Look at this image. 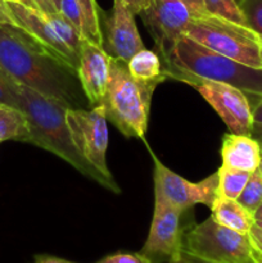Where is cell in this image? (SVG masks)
I'll use <instances>...</instances> for the list:
<instances>
[{
  "label": "cell",
  "instance_id": "obj_34",
  "mask_svg": "<svg viewBox=\"0 0 262 263\" xmlns=\"http://www.w3.org/2000/svg\"><path fill=\"white\" fill-rule=\"evenodd\" d=\"M249 236H251V239L253 240V243L262 251V229H259L258 226L254 223L253 228L249 231Z\"/></svg>",
  "mask_w": 262,
  "mask_h": 263
},
{
  "label": "cell",
  "instance_id": "obj_20",
  "mask_svg": "<svg viewBox=\"0 0 262 263\" xmlns=\"http://www.w3.org/2000/svg\"><path fill=\"white\" fill-rule=\"evenodd\" d=\"M46 18H48L49 22L51 23V26H53L54 30L57 31V33L61 36L62 40L66 43V45L68 46L76 55L80 57L82 41H84L85 39H82V36L80 35L79 31L74 28V26L72 25L61 12L46 15Z\"/></svg>",
  "mask_w": 262,
  "mask_h": 263
},
{
  "label": "cell",
  "instance_id": "obj_32",
  "mask_svg": "<svg viewBox=\"0 0 262 263\" xmlns=\"http://www.w3.org/2000/svg\"><path fill=\"white\" fill-rule=\"evenodd\" d=\"M33 2H35V4L38 5L39 10H40L43 14L49 15V14H53V13L58 12L55 8V5H54L53 0H33Z\"/></svg>",
  "mask_w": 262,
  "mask_h": 263
},
{
  "label": "cell",
  "instance_id": "obj_36",
  "mask_svg": "<svg viewBox=\"0 0 262 263\" xmlns=\"http://www.w3.org/2000/svg\"><path fill=\"white\" fill-rule=\"evenodd\" d=\"M181 257L185 259V262L186 263H208V262L202 261V259L195 258V257H193V256H189V254L184 253V252H181Z\"/></svg>",
  "mask_w": 262,
  "mask_h": 263
},
{
  "label": "cell",
  "instance_id": "obj_1",
  "mask_svg": "<svg viewBox=\"0 0 262 263\" xmlns=\"http://www.w3.org/2000/svg\"><path fill=\"white\" fill-rule=\"evenodd\" d=\"M0 71L67 108H89L77 72L17 25H0Z\"/></svg>",
  "mask_w": 262,
  "mask_h": 263
},
{
  "label": "cell",
  "instance_id": "obj_13",
  "mask_svg": "<svg viewBox=\"0 0 262 263\" xmlns=\"http://www.w3.org/2000/svg\"><path fill=\"white\" fill-rule=\"evenodd\" d=\"M110 61L112 58L103 46L87 40L82 41L77 76L89 103V108L103 104L109 82Z\"/></svg>",
  "mask_w": 262,
  "mask_h": 263
},
{
  "label": "cell",
  "instance_id": "obj_12",
  "mask_svg": "<svg viewBox=\"0 0 262 263\" xmlns=\"http://www.w3.org/2000/svg\"><path fill=\"white\" fill-rule=\"evenodd\" d=\"M103 35V49L112 59L127 63L131 57L144 49L139 35L135 18L122 0H113L110 14L105 18Z\"/></svg>",
  "mask_w": 262,
  "mask_h": 263
},
{
  "label": "cell",
  "instance_id": "obj_17",
  "mask_svg": "<svg viewBox=\"0 0 262 263\" xmlns=\"http://www.w3.org/2000/svg\"><path fill=\"white\" fill-rule=\"evenodd\" d=\"M127 68L131 76L141 82L159 85L167 79L162 66L161 57L157 51L145 48L131 57L130 61L127 62Z\"/></svg>",
  "mask_w": 262,
  "mask_h": 263
},
{
  "label": "cell",
  "instance_id": "obj_8",
  "mask_svg": "<svg viewBox=\"0 0 262 263\" xmlns=\"http://www.w3.org/2000/svg\"><path fill=\"white\" fill-rule=\"evenodd\" d=\"M66 121L77 151L104 176L113 179L107 164L108 127L104 105L95 108H68Z\"/></svg>",
  "mask_w": 262,
  "mask_h": 263
},
{
  "label": "cell",
  "instance_id": "obj_16",
  "mask_svg": "<svg viewBox=\"0 0 262 263\" xmlns=\"http://www.w3.org/2000/svg\"><path fill=\"white\" fill-rule=\"evenodd\" d=\"M211 211H212L211 216L220 225L241 234H249L256 222L254 216L236 199L216 197L211 205Z\"/></svg>",
  "mask_w": 262,
  "mask_h": 263
},
{
  "label": "cell",
  "instance_id": "obj_6",
  "mask_svg": "<svg viewBox=\"0 0 262 263\" xmlns=\"http://www.w3.org/2000/svg\"><path fill=\"white\" fill-rule=\"evenodd\" d=\"M249 234L220 225L212 216L185 231L182 252L208 263H253Z\"/></svg>",
  "mask_w": 262,
  "mask_h": 263
},
{
  "label": "cell",
  "instance_id": "obj_22",
  "mask_svg": "<svg viewBox=\"0 0 262 263\" xmlns=\"http://www.w3.org/2000/svg\"><path fill=\"white\" fill-rule=\"evenodd\" d=\"M236 200L252 215H254L257 208L262 204V175L257 170L252 172L248 182Z\"/></svg>",
  "mask_w": 262,
  "mask_h": 263
},
{
  "label": "cell",
  "instance_id": "obj_24",
  "mask_svg": "<svg viewBox=\"0 0 262 263\" xmlns=\"http://www.w3.org/2000/svg\"><path fill=\"white\" fill-rule=\"evenodd\" d=\"M239 9L243 14L246 26L257 35H262V0H241Z\"/></svg>",
  "mask_w": 262,
  "mask_h": 263
},
{
  "label": "cell",
  "instance_id": "obj_47",
  "mask_svg": "<svg viewBox=\"0 0 262 263\" xmlns=\"http://www.w3.org/2000/svg\"><path fill=\"white\" fill-rule=\"evenodd\" d=\"M261 59H262V49H261Z\"/></svg>",
  "mask_w": 262,
  "mask_h": 263
},
{
  "label": "cell",
  "instance_id": "obj_30",
  "mask_svg": "<svg viewBox=\"0 0 262 263\" xmlns=\"http://www.w3.org/2000/svg\"><path fill=\"white\" fill-rule=\"evenodd\" d=\"M122 2L125 3L126 7L131 10L134 15L140 14L151 4V0H122Z\"/></svg>",
  "mask_w": 262,
  "mask_h": 263
},
{
  "label": "cell",
  "instance_id": "obj_31",
  "mask_svg": "<svg viewBox=\"0 0 262 263\" xmlns=\"http://www.w3.org/2000/svg\"><path fill=\"white\" fill-rule=\"evenodd\" d=\"M3 23L17 25V22H15L12 12H10L9 7H8L7 2H4V0H0V25H3Z\"/></svg>",
  "mask_w": 262,
  "mask_h": 263
},
{
  "label": "cell",
  "instance_id": "obj_10",
  "mask_svg": "<svg viewBox=\"0 0 262 263\" xmlns=\"http://www.w3.org/2000/svg\"><path fill=\"white\" fill-rule=\"evenodd\" d=\"M194 89L217 112L230 133L251 135L253 116L246 92L231 85L215 81H200Z\"/></svg>",
  "mask_w": 262,
  "mask_h": 263
},
{
  "label": "cell",
  "instance_id": "obj_38",
  "mask_svg": "<svg viewBox=\"0 0 262 263\" xmlns=\"http://www.w3.org/2000/svg\"><path fill=\"white\" fill-rule=\"evenodd\" d=\"M254 221H262V204L257 208V211L254 212Z\"/></svg>",
  "mask_w": 262,
  "mask_h": 263
},
{
  "label": "cell",
  "instance_id": "obj_25",
  "mask_svg": "<svg viewBox=\"0 0 262 263\" xmlns=\"http://www.w3.org/2000/svg\"><path fill=\"white\" fill-rule=\"evenodd\" d=\"M61 13L74 26L82 39H85V15L77 0H62Z\"/></svg>",
  "mask_w": 262,
  "mask_h": 263
},
{
  "label": "cell",
  "instance_id": "obj_7",
  "mask_svg": "<svg viewBox=\"0 0 262 263\" xmlns=\"http://www.w3.org/2000/svg\"><path fill=\"white\" fill-rule=\"evenodd\" d=\"M154 170V202L164 203L186 212L195 204H204L211 208L217 197V172L199 182H192L167 168L153 156Z\"/></svg>",
  "mask_w": 262,
  "mask_h": 263
},
{
  "label": "cell",
  "instance_id": "obj_29",
  "mask_svg": "<svg viewBox=\"0 0 262 263\" xmlns=\"http://www.w3.org/2000/svg\"><path fill=\"white\" fill-rule=\"evenodd\" d=\"M252 116H253V127H252L251 136L262 133V99H259L252 107Z\"/></svg>",
  "mask_w": 262,
  "mask_h": 263
},
{
  "label": "cell",
  "instance_id": "obj_42",
  "mask_svg": "<svg viewBox=\"0 0 262 263\" xmlns=\"http://www.w3.org/2000/svg\"><path fill=\"white\" fill-rule=\"evenodd\" d=\"M257 171L262 175V151H261V161H259V166H258V168H257Z\"/></svg>",
  "mask_w": 262,
  "mask_h": 263
},
{
  "label": "cell",
  "instance_id": "obj_35",
  "mask_svg": "<svg viewBox=\"0 0 262 263\" xmlns=\"http://www.w3.org/2000/svg\"><path fill=\"white\" fill-rule=\"evenodd\" d=\"M252 246H253V248H252V258H253V263H262V251L253 243V240H252Z\"/></svg>",
  "mask_w": 262,
  "mask_h": 263
},
{
  "label": "cell",
  "instance_id": "obj_4",
  "mask_svg": "<svg viewBox=\"0 0 262 263\" xmlns=\"http://www.w3.org/2000/svg\"><path fill=\"white\" fill-rule=\"evenodd\" d=\"M157 86V84L135 80L128 72L126 62L112 59L109 82L103 100L107 120L126 138L143 139Z\"/></svg>",
  "mask_w": 262,
  "mask_h": 263
},
{
  "label": "cell",
  "instance_id": "obj_37",
  "mask_svg": "<svg viewBox=\"0 0 262 263\" xmlns=\"http://www.w3.org/2000/svg\"><path fill=\"white\" fill-rule=\"evenodd\" d=\"M17 3H20V4L25 5V7H27V8H31V9L39 10L38 5L35 4V2H33V0H17ZM39 12H40V10H39Z\"/></svg>",
  "mask_w": 262,
  "mask_h": 263
},
{
  "label": "cell",
  "instance_id": "obj_44",
  "mask_svg": "<svg viewBox=\"0 0 262 263\" xmlns=\"http://www.w3.org/2000/svg\"><path fill=\"white\" fill-rule=\"evenodd\" d=\"M4 2H7V3H10V2H15V3H17V0H4Z\"/></svg>",
  "mask_w": 262,
  "mask_h": 263
},
{
  "label": "cell",
  "instance_id": "obj_19",
  "mask_svg": "<svg viewBox=\"0 0 262 263\" xmlns=\"http://www.w3.org/2000/svg\"><path fill=\"white\" fill-rule=\"evenodd\" d=\"M217 175V197L228 198V199H238L246 184L248 182L251 172L221 166L218 168Z\"/></svg>",
  "mask_w": 262,
  "mask_h": 263
},
{
  "label": "cell",
  "instance_id": "obj_14",
  "mask_svg": "<svg viewBox=\"0 0 262 263\" xmlns=\"http://www.w3.org/2000/svg\"><path fill=\"white\" fill-rule=\"evenodd\" d=\"M7 4L20 27L27 31L30 35H32L36 40L40 41L44 46H46L49 50L53 51L55 55L66 61L77 72L80 57L76 55L66 45V43L57 33V31L54 30V27L49 22L45 14H43L39 10L25 7L20 3L10 2L7 3Z\"/></svg>",
  "mask_w": 262,
  "mask_h": 263
},
{
  "label": "cell",
  "instance_id": "obj_33",
  "mask_svg": "<svg viewBox=\"0 0 262 263\" xmlns=\"http://www.w3.org/2000/svg\"><path fill=\"white\" fill-rule=\"evenodd\" d=\"M33 263H74L71 261H67V259L58 258V257L54 256H48V254H39L33 259Z\"/></svg>",
  "mask_w": 262,
  "mask_h": 263
},
{
  "label": "cell",
  "instance_id": "obj_23",
  "mask_svg": "<svg viewBox=\"0 0 262 263\" xmlns=\"http://www.w3.org/2000/svg\"><path fill=\"white\" fill-rule=\"evenodd\" d=\"M203 3H204L205 10L210 14L226 18L231 22L246 26V21L235 0H203Z\"/></svg>",
  "mask_w": 262,
  "mask_h": 263
},
{
  "label": "cell",
  "instance_id": "obj_41",
  "mask_svg": "<svg viewBox=\"0 0 262 263\" xmlns=\"http://www.w3.org/2000/svg\"><path fill=\"white\" fill-rule=\"evenodd\" d=\"M53 3H54V5H55L57 10H58V12H61V3H62V0H53Z\"/></svg>",
  "mask_w": 262,
  "mask_h": 263
},
{
  "label": "cell",
  "instance_id": "obj_9",
  "mask_svg": "<svg viewBox=\"0 0 262 263\" xmlns=\"http://www.w3.org/2000/svg\"><path fill=\"white\" fill-rule=\"evenodd\" d=\"M184 211L164 203L154 202L148 238L138 252L148 263H169L182 252V240L189 228L182 222Z\"/></svg>",
  "mask_w": 262,
  "mask_h": 263
},
{
  "label": "cell",
  "instance_id": "obj_2",
  "mask_svg": "<svg viewBox=\"0 0 262 263\" xmlns=\"http://www.w3.org/2000/svg\"><path fill=\"white\" fill-rule=\"evenodd\" d=\"M2 74L14 97L17 107L23 110L28 120V144H33L55 154L76 168L80 174L94 180L103 187L110 190V193L120 194L121 187L117 182L104 176L97 167L86 161L74 146L66 121L68 108L31 87L18 84L3 72Z\"/></svg>",
  "mask_w": 262,
  "mask_h": 263
},
{
  "label": "cell",
  "instance_id": "obj_15",
  "mask_svg": "<svg viewBox=\"0 0 262 263\" xmlns=\"http://www.w3.org/2000/svg\"><path fill=\"white\" fill-rule=\"evenodd\" d=\"M220 156L221 166L252 174L259 166L261 145L251 135L229 133L222 136Z\"/></svg>",
  "mask_w": 262,
  "mask_h": 263
},
{
  "label": "cell",
  "instance_id": "obj_43",
  "mask_svg": "<svg viewBox=\"0 0 262 263\" xmlns=\"http://www.w3.org/2000/svg\"><path fill=\"white\" fill-rule=\"evenodd\" d=\"M254 223H256V225L258 226L259 229H262V221H256V222H254Z\"/></svg>",
  "mask_w": 262,
  "mask_h": 263
},
{
  "label": "cell",
  "instance_id": "obj_11",
  "mask_svg": "<svg viewBox=\"0 0 262 263\" xmlns=\"http://www.w3.org/2000/svg\"><path fill=\"white\" fill-rule=\"evenodd\" d=\"M140 15L153 37L159 57L164 55L184 35L193 18L181 0H151L149 7Z\"/></svg>",
  "mask_w": 262,
  "mask_h": 263
},
{
  "label": "cell",
  "instance_id": "obj_28",
  "mask_svg": "<svg viewBox=\"0 0 262 263\" xmlns=\"http://www.w3.org/2000/svg\"><path fill=\"white\" fill-rule=\"evenodd\" d=\"M181 2L186 5V8L189 9L190 14H192L193 18L203 17V15L205 14H210V13L205 10L203 0H181Z\"/></svg>",
  "mask_w": 262,
  "mask_h": 263
},
{
  "label": "cell",
  "instance_id": "obj_39",
  "mask_svg": "<svg viewBox=\"0 0 262 263\" xmlns=\"http://www.w3.org/2000/svg\"><path fill=\"white\" fill-rule=\"evenodd\" d=\"M252 138H254L257 141H258L259 145H261V151H262V133L254 134V135H252Z\"/></svg>",
  "mask_w": 262,
  "mask_h": 263
},
{
  "label": "cell",
  "instance_id": "obj_27",
  "mask_svg": "<svg viewBox=\"0 0 262 263\" xmlns=\"http://www.w3.org/2000/svg\"><path fill=\"white\" fill-rule=\"evenodd\" d=\"M0 104H7L18 108L14 97H13V94L10 92L9 87H8L7 82H5L4 77H3L2 72H0Z\"/></svg>",
  "mask_w": 262,
  "mask_h": 263
},
{
  "label": "cell",
  "instance_id": "obj_46",
  "mask_svg": "<svg viewBox=\"0 0 262 263\" xmlns=\"http://www.w3.org/2000/svg\"><path fill=\"white\" fill-rule=\"evenodd\" d=\"M259 40H261V43H262V35H259Z\"/></svg>",
  "mask_w": 262,
  "mask_h": 263
},
{
  "label": "cell",
  "instance_id": "obj_26",
  "mask_svg": "<svg viewBox=\"0 0 262 263\" xmlns=\"http://www.w3.org/2000/svg\"><path fill=\"white\" fill-rule=\"evenodd\" d=\"M97 263H148L138 253H115L104 257Z\"/></svg>",
  "mask_w": 262,
  "mask_h": 263
},
{
  "label": "cell",
  "instance_id": "obj_18",
  "mask_svg": "<svg viewBox=\"0 0 262 263\" xmlns=\"http://www.w3.org/2000/svg\"><path fill=\"white\" fill-rule=\"evenodd\" d=\"M30 125L23 110L12 105L0 104V143L8 140L28 143Z\"/></svg>",
  "mask_w": 262,
  "mask_h": 263
},
{
  "label": "cell",
  "instance_id": "obj_5",
  "mask_svg": "<svg viewBox=\"0 0 262 263\" xmlns=\"http://www.w3.org/2000/svg\"><path fill=\"white\" fill-rule=\"evenodd\" d=\"M184 35L234 61L262 68L259 35L246 26L217 15L205 14L192 18Z\"/></svg>",
  "mask_w": 262,
  "mask_h": 263
},
{
  "label": "cell",
  "instance_id": "obj_45",
  "mask_svg": "<svg viewBox=\"0 0 262 263\" xmlns=\"http://www.w3.org/2000/svg\"><path fill=\"white\" fill-rule=\"evenodd\" d=\"M235 2H236V3H238V5H239V3H240V2H241V0H235Z\"/></svg>",
  "mask_w": 262,
  "mask_h": 263
},
{
  "label": "cell",
  "instance_id": "obj_3",
  "mask_svg": "<svg viewBox=\"0 0 262 263\" xmlns=\"http://www.w3.org/2000/svg\"><path fill=\"white\" fill-rule=\"evenodd\" d=\"M161 61L167 79L185 82L193 87L200 81L231 85L246 92L252 107L262 99V68H254L216 53L186 35H182L161 57Z\"/></svg>",
  "mask_w": 262,
  "mask_h": 263
},
{
  "label": "cell",
  "instance_id": "obj_40",
  "mask_svg": "<svg viewBox=\"0 0 262 263\" xmlns=\"http://www.w3.org/2000/svg\"><path fill=\"white\" fill-rule=\"evenodd\" d=\"M169 263H186V262H185V259L182 258V257H181V254H180L179 257H176V258L171 259V261H170Z\"/></svg>",
  "mask_w": 262,
  "mask_h": 263
},
{
  "label": "cell",
  "instance_id": "obj_21",
  "mask_svg": "<svg viewBox=\"0 0 262 263\" xmlns=\"http://www.w3.org/2000/svg\"><path fill=\"white\" fill-rule=\"evenodd\" d=\"M85 15V40L103 46V35L99 22V9L95 0H77Z\"/></svg>",
  "mask_w": 262,
  "mask_h": 263
}]
</instances>
